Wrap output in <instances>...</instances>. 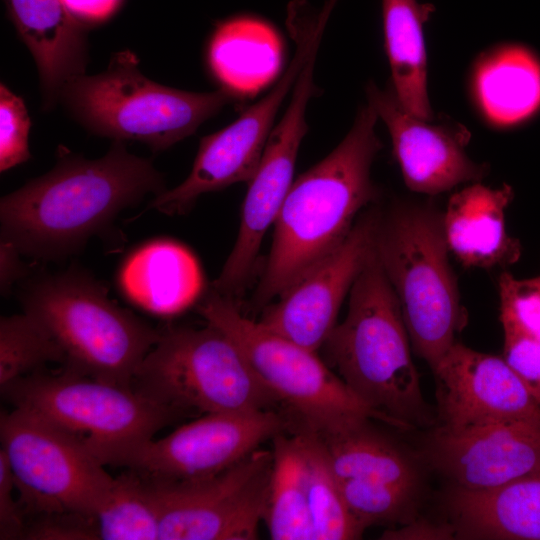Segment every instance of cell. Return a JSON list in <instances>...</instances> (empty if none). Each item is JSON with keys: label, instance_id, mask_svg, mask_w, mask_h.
Returning a JSON list of instances; mask_svg holds the SVG:
<instances>
[{"label": "cell", "instance_id": "cell-1", "mask_svg": "<svg viewBox=\"0 0 540 540\" xmlns=\"http://www.w3.org/2000/svg\"><path fill=\"white\" fill-rule=\"evenodd\" d=\"M166 189L152 161L128 152L123 141L98 159L66 153L52 170L1 198V238L22 255L60 259L106 230L124 209Z\"/></svg>", "mask_w": 540, "mask_h": 540}, {"label": "cell", "instance_id": "cell-2", "mask_svg": "<svg viewBox=\"0 0 540 540\" xmlns=\"http://www.w3.org/2000/svg\"><path fill=\"white\" fill-rule=\"evenodd\" d=\"M371 104L360 108L344 139L293 181L274 223L271 249L253 292L255 309L269 305L331 254L359 215L379 197L371 166L382 147Z\"/></svg>", "mask_w": 540, "mask_h": 540}, {"label": "cell", "instance_id": "cell-3", "mask_svg": "<svg viewBox=\"0 0 540 540\" xmlns=\"http://www.w3.org/2000/svg\"><path fill=\"white\" fill-rule=\"evenodd\" d=\"M400 302L374 250L349 293L347 314L322 348L354 396L401 429L433 425Z\"/></svg>", "mask_w": 540, "mask_h": 540}, {"label": "cell", "instance_id": "cell-4", "mask_svg": "<svg viewBox=\"0 0 540 540\" xmlns=\"http://www.w3.org/2000/svg\"><path fill=\"white\" fill-rule=\"evenodd\" d=\"M375 251L400 302L411 345L432 370L466 321L443 211L430 201L395 203L381 213Z\"/></svg>", "mask_w": 540, "mask_h": 540}, {"label": "cell", "instance_id": "cell-5", "mask_svg": "<svg viewBox=\"0 0 540 540\" xmlns=\"http://www.w3.org/2000/svg\"><path fill=\"white\" fill-rule=\"evenodd\" d=\"M21 301L59 345L65 369L109 383L132 386L159 337V330L117 305L83 271L40 278Z\"/></svg>", "mask_w": 540, "mask_h": 540}, {"label": "cell", "instance_id": "cell-6", "mask_svg": "<svg viewBox=\"0 0 540 540\" xmlns=\"http://www.w3.org/2000/svg\"><path fill=\"white\" fill-rule=\"evenodd\" d=\"M138 64L133 52H116L103 72L68 82L59 100L89 132L144 143L158 152L195 133L235 98L222 88L191 92L162 85Z\"/></svg>", "mask_w": 540, "mask_h": 540}, {"label": "cell", "instance_id": "cell-7", "mask_svg": "<svg viewBox=\"0 0 540 540\" xmlns=\"http://www.w3.org/2000/svg\"><path fill=\"white\" fill-rule=\"evenodd\" d=\"M197 310L235 343L260 382L287 409L292 424L321 432L361 418L381 421L317 351L246 317L236 300L211 290Z\"/></svg>", "mask_w": 540, "mask_h": 540}, {"label": "cell", "instance_id": "cell-8", "mask_svg": "<svg viewBox=\"0 0 540 540\" xmlns=\"http://www.w3.org/2000/svg\"><path fill=\"white\" fill-rule=\"evenodd\" d=\"M14 408L28 410L75 436L104 465L116 466L154 438L179 411L136 390L63 369L43 370L1 389Z\"/></svg>", "mask_w": 540, "mask_h": 540}, {"label": "cell", "instance_id": "cell-9", "mask_svg": "<svg viewBox=\"0 0 540 540\" xmlns=\"http://www.w3.org/2000/svg\"><path fill=\"white\" fill-rule=\"evenodd\" d=\"M132 386L179 411L246 412L280 404L221 330L170 325L139 366Z\"/></svg>", "mask_w": 540, "mask_h": 540}, {"label": "cell", "instance_id": "cell-10", "mask_svg": "<svg viewBox=\"0 0 540 540\" xmlns=\"http://www.w3.org/2000/svg\"><path fill=\"white\" fill-rule=\"evenodd\" d=\"M1 450L34 513L94 518L113 477L75 436L21 408L0 417Z\"/></svg>", "mask_w": 540, "mask_h": 540}, {"label": "cell", "instance_id": "cell-11", "mask_svg": "<svg viewBox=\"0 0 540 540\" xmlns=\"http://www.w3.org/2000/svg\"><path fill=\"white\" fill-rule=\"evenodd\" d=\"M272 450H254L230 468L185 482L147 479L161 511L160 540H253L264 520Z\"/></svg>", "mask_w": 540, "mask_h": 540}, {"label": "cell", "instance_id": "cell-12", "mask_svg": "<svg viewBox=\"0 0 540 540\" xmlns=\"http://www.w3.org/2000/svg\"><path fill=\"white\" fill-rule=\"evenodd\" d=\"M326 24L323 18L305 24L292 23L296 52L276 85L250 106L237 120L201 139L187 178L163 194V203L172 213L184 214L203 194L239 182L249 183L261 162L277 112L292 90L308 54L320 42Z\"/></svg>", "mask_w": 540, "mask_h": 540}, {"label": "cell", "instance_id": "cell-13", "mask_svg": "<svg viewBox=\"0 0 540 540\" xmlns=\"http://www.w3.org/2000/svg\"><path fill=\"white\" fill-rule=\"evenodd\" d=\"M288 428V416L276 409L207 413L165 437L139 444L116 466L160 482L204 479L230 468Z\"/></svg>", "mask_w": 540, "mask_h": 540}, {"label": "cell", "instance_id": "cell-14", "mask_svg": "<svg viewBox=\"0 0 540 540\" xmlns=\"http://www.w3.org/2000/svg\"><path fill=\"white\" fill-rule=\"evenodd\" d=\"M317 92L309 78L299 79L290 102L273 127L259 167L248 183L234 246L212 289L236 300L254 275L264 236L274 225L293 183V173L301 142L307 132L306 108Z\"/></svg>", "mask_w": 540, "mask_h": 540}, {"label": "cell", "instance_id": "cell-15", "mask_svg": "<svg viewBox=\"0 0 540 540\" xmlns=\"http://www.w3.org/2000/svg\"><path fill=\"white\" fill-rule=\"evenodd\" d=\"M381 211L374 204L357 218L344 241L266 306L261 320L270 330L313 351L337 325L341 305L375 250Z\"/></svg>", "mask_w": 540, "mask_h": 540}, {"label": "cell", "instance_id": "cell-16", "mask_svg": "<svg viewBox=\"0 0 540 540\" xmlns=\"http://www.w3.org/2000/svg\"><path fill=\"white\" fill-rule=\"evenodd\" d=\"M441 429L460 433L540 419V405L503 357L455 342L432 369Z\"/></svg>", "mask_w": 540, "mask_h": 540}, {"label": "cell", "instance_id": "cell-17", "mask_svg": "<svg viewBox=\"0 0 540 540\" xmlns=\"http://www.w3.org/2000/svg\"><path fill=\"white\" fill-rule=\"evenodd\" d=\"M368 103L386 124L393 151L406 186L414 192L435 196L460 184L479 182L488 165L466 154L469 131L451 120L430 123L409 113L391 86L366 88Z\"/></svg>", "mask_w": 540, "mask_h": 540}, {"label": "cell", "instance_id": "cell-18", "mask_svg": "<svg viewBox=\"0 0 540 540\" xmlns=\"http://www.w3.org/2000/svg\"><path fill=\"white\" fill-rule=\"evenodd\" d=\"M423 454L454 486L496 488L540 471V419L497 423L460 433L437 426Z\"/></svg>", "mask_w": 540, "mask_h": 540}, {"label": "cell", "instance_id": "cell-19", "mask_svg": "<svg viewBox=\"0 0 540 540\" xmlns=\"http://www.w3.org/2000/svg\"><path fill=\"white\" fill-rule=\"evenodd\" d=\"M4 2L36 63L45 108L53 107L63 87L85 74L88 28L71 16L61 0Z\"/></svg>", "mask_w": 540, "mask_h": 540}, {"label": "cell", "instance_id": "cell-20", "mask_svg": "<svg viewBox=\"0 0 540 540\" xmlns=\"http://www.w3.org/2000/svg\"><path fill=\"white\" fill-rule=\"evenodd\" d=\"M371 420L374 419L361 418L334 429L312 432L322 443L339 481L420 499L423 482L417 462Z\"/></svg>", "mask_w": 540, "mask_h": 540}, {"label": "cell", "instance_id": "cell-21", "mask_svg": "<svg viewBox=\"0 0 540 540\" xmlns=\"http://www.w3.org/2000/svg\"><path fill=\"white\" fill-rule=\"evenodd\" d=\"M513 196L507 184L491 188L475 182L450 197L444 231L450 253L463 266L490 269L518 261L521 243L508 234L505 221Z\"/></svg>", "mask_w": 540, "mask_h": 540}, {"label": "cell", "instance_id": "cell-22", "mask_svg": "<svg viewBox=\"0 0 540 540\" xmlns=\"http://www.w3.org/2000/svg\"><path fill=\"white\" fill-rule=\"evenodd\" d=\"M445 507L456 538L540 540V471L487 490L453 485Z\"/></svg>", "mask_w": 540, "mask_h": 540}, {"label": "cell", "instance_id": "cell-23", "mask_svg": "<svg viewBox=\"0 0 540 540\" xmlns=\"http://www.w3.org/2000/svg\"><path fill=\"white\" fill-rule=\"evenodd\" d=\"M119 283L135 305L159 316H173L191 307L204 285L194 254L170 239L150 241L129 255Z\"/></svg>", "mask_w": 540, "mask_h": 540}, {"label": "cell", "instance_id": "cell-24", "mask_svg": "<svg viewBox=\"0 0 540 540\" xmlns=\"http://www.w3.org/2000/svg\"><path fill=\"white\" fill-rule=\"evenodd\" d=\"M207 61L220 88L234 97L252 96L278 75L283 61L282 40L268 22L236 16L216 25Z\"/></svg>", "mask_w": 540, "mask_h": 540}, {"label": "cell", "instance_id": "cell-25", "mask_svg": "<svg viewBox=\"0 0 540 540\" xmlns=\"http://www.w3.org/2000/svg\"><path fill=\"white\" fill-rule=\"evenodd\" d=\"M435 11L418 0H382L385 46L392 87L403 107L424 120L435 119L427 95L424 23Z\"/></svg>", "mask_w": 540, "mask_h": 540}, {"label": "cell", "instance_id": "cell-26", "mask_svg": "<svg viewBox=\"0 0 540 540\" xmlns=\"http://www.w3.org/2000/svg\"><path fill=\"white\" fill-rule=\"evenodd\" d=\"M474 87L491 122L501 126L520 123L540 109V61L522 46L498 48L478 62Z\"/></svg>", "mask_w": 540, "mask_h": 540}, {"label": "cell", "instance_id": "cell-27", "mask_svg": "<svg viewBox=\"0 0 540 540\" xmlns=\"http://www.w3.org/2000/svg\"><path fill=\"white\" fill-rule=\"evenodd\" d=\"M290 433L272 438L273 466L264 521L271 539L314 540L306 460L299 437Z\"/></svg>", "mask_w": 540, "mask_h": 540}, {"label": "cell", "instance_id": "cell-28", "mask_svg": "<svg viewBox=\"0 0 540 540\" xmlns=\"http://www.w3.org/2000/svg\"><path fill=\"white\" fill-rule=\"evenodd\" d=\"M307 467L308 505L314 540L359 539L364 530L350 512L339 480L318 437L309 429L293 425Z\"/></svg>", "mask_w": 540, "mask_h": 540}, {"label": "cell", "instance_id": "cell-29", "mask_svg": "<svg viewBox=\"0 0 540 540\" xmlns=\"http://www.w3.org/2000/svg\"><path fill=\"white\" fill-rule=\"evenodd\" d=\"M94 520L99 540H160L158 500L148 480L130 469L113 479Z\"/></svg>", "mask_w": 540, "mask_h": 540}, {"label": "cell", "instance_id": "cell-30", "mask_svg": "<svg viewBox=\"0 0 540 540\" xmlns=\"http://www.w3.org/2000/svg\"><path fill=\"white\" fill-rule=\"evenodd\" d=\"M48 363H64V355L48 330L23 312L0 320V388L39 372Z\"/></svg>", "mask_w": 540, "mask_h": 540}, {"label": "cell", "instance_id": "cell-31", "mask_svg": "<svg viewBox=\"0 0 540 540\" xmlns=\"http://www.w3.org/2000/svg\"><path fill=\"white\" fill-rule=\"evenodd\" d=\"M500 321L540 340V275L517 279L508 272L498 279Z\"/></svg>", "mask_w": 540, "mask_h": 540}, {"label": "cell", "instance_id": "cell-32", "mask_svg": "<svg viewBox=\"0 0 540 540\" xmlns=\"http://www.w3.org/2000/svg\"><path fill=\"white\" fill-rule=\"evenodd\" d=\"M31 122L21 97L0 86V170L4 172L30 158Z\"/></svg>", "mask_w": 540, "mask_h": 540}, {"label": "cell", "instance_id": "cell-33", "mask_svg": "<svg viewBox=\"0 0 540 540\" xmlns=\"http://www.w3.org/2000/svg\"><path fill=\"white\" fill-rule=\"evenodd\" d=\"M504 333L503 359L540 405V340L508 322Z\"/></svg>", "mask_w": 540, "mask_h": 540}, {"label": "cell", "instance_id": "cell-34", "mask_svg": "<svg viewBox=\"0 0 540 540\" xmlns=\"http://www.w3.org/2000/svg\"><path fill=\"white\" fill-rule=\"evenodd\" d=\"M24 539L99 540L94 518L70 513L40 514L26 525Z\"/></svg>", "mask_w": 540, "mask_h": 540}, {"label": "cell", "instance_id": "cell-35", "mask_svg": "<svg viewBox=\"0 0 540 540\" xmlns=\"http://www.w3.org/2000/svg\"><path fill=\"white\" fill-rule=\"evenodd\" d=\"M14 475L4 452L0 449V539H24L26 520L21 504L15 498Z\"/></svg>", "mask_w": 540, "mask_h": 540}, {"label": "cell", "instance_id": "cell-36", "mask_svg": "<svg viewBox=\"0 0 540 540\" xmlns=\"http://www.w3.org/2000/svg\"><path fill=\"white\" fill-rule=\"evenodd\" d=\"M67 11L87 28L110 20L124 0H61Z\"/></svg>", "mask_w": 540, "mask_h": 540}, {"label": "cell", "instance_id": "cell-37", "mask_svg": "<svg viewBox=\"0 0 540 540\" xmlns=\"http://www.w3.org/2000/svg\"><path fill=\"white\" fill-rule=\"evenodd\" d=\"M381 538L388 540H446L455 539L456 534L449 522L436 524L415 518L399 529L386 530Z\"/></svg>", "mask_w": 540, "mask_h": 540}, {"label": "cell", "instance_id": "cell-38", "mask_svg": "<svg viewBox=\"0 0 540 540\" xmlns=\"http://www.w3.org/2000/svg\"><path fill=\"white\" fill-rule=\"evenodd\" d=\"M21 252L10 241H0V288L7 295L11 287L24 276L26 267L21 260Z\"/></svg>", "mask_w": 540, "mask_h": 540}]
</instances>
